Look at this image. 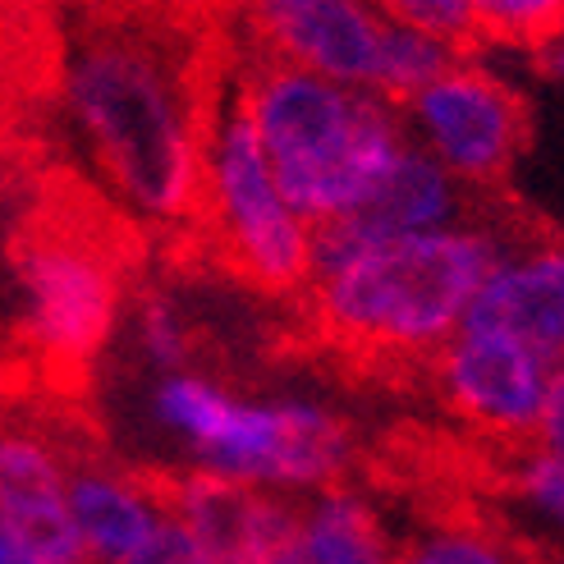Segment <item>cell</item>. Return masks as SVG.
<instances>
[{"label":"cell","instance_id":"6da1fadb","mask_svg":"<svg viewBox=\"0 0 564 564\" xmlns=\"http://www.w3.org/2000/svg\"><path fill=\"white\" fill-rule=\"evenodd\" d=\"M65 106L138 216L184 220L203 193V120L180 61L152 33L106 23L65 61Z\"/></svg>","mask_w":564,"mask_h":564},{"label":"cell","instance_id":"7a4b0ae2","mask_svg":"<svg viewBox=\"0 0 564 564\" xmlns=\"http://www.w3.org/2000/svg\"><path fill=\"white\" fill-rule=\"evenodd\" d=\"M514 243L491 220L394 239H345L317 225L307 290L335 340L377 354H436L459 330L473 290Z\"/></svg>","mask_w":564,"mask_h":564},{"label":"cell","instance_id":"3957f363","mask_svg":"<svg viewBox=\"0 0 564 564\" xmlns=\"http://www.w3.org/2000/svg\"><path fill=\"white\" fill-rule=\"evenodd\" d=\"M243 106L285 203L313 225L354 216L409 143L400 106L285 61L243 78Z\"/></svg>","mask_w":564,"mask_h":564},{"label":"cell","instance_id":"277c9868","mask_svg":"<svg viewBox=\"0 0 564 564\" xmlns=\"http://www.w3.org/2000/svg\"><path fill=\"white\" fill-rule=\"evenodd\" d=\"M156 417L197 455V473L267 491L335 487L354 459L349 427L307 400H239L197 372H165Z\"/></svg>","mask_w":564,"mask_h":564},{"label":"cell","instance_id":"5b68a950","mask_svg":"<svg viewBox=\"0 0 564 564\" xmlns=\"http://www.w3.org/2000/svg\"><path fill=\"white\" fill-rule=\"evenodd\" d=\"M197 203H207L225 258L252 285L275 294L307 285L313 225L280 193L243 93H230L216 116L203 120V193Z\"/></svg>","mask_w":564,"mask_h":564},{"label":"cell","instance_id":"8992f818","mask_svg":"<svg viewBox=\"0 0 564 564\" xmlns=\"http://www.w3.org/2000/svg\"><path fill=\"white\" fill-rule=\"evenodd\" d=\"M409 143L441 161L464 188H496L528 148V106L491 69L459 61L400 101Z\"/></svg>","mask_w":564,"mask_h":564},{"label":"cell","instance_id":"52a82bcc","mask_svg":"<svg viewBox=\"0 0 564 564\" xmlns=\"http://www.w3.org/2000/svg\"><path fill=\"white\" fill-rule=\"evenodd\" d=\"M19 280L28 294V330L46 358L78 368L116 330L120 285L97 248L69 235H37L19 248Z\"/></svg>","mask_w":564,"mask_h":564},{"label":"cell","instance_id":"ba28073f","mask_svg":"<svg viewBox=\"0 0 564 564\" xmlns=\"http://www.w3.org/2000/svg\"><path fill=\"white\" fill-rule=\"evenodd\" d=\"M445 404L500 436H532L551 390L564 386L560 362L496 330H455L436 349Z\"/></svg>","mask_w":564,"mask_h":564},{"label":"cell","instance_id":"9c48e42d","mask_svg":"<svg viewBox=\"0 0 564 564\" xmlns=\"http://www.w3.org/2000/svg\"><path fill=\"white\" fill-rule=\"evenodd\" d=\"M271 61L349 88H377L386 14L377 0H248Z\"/></svg>","mask_w":564,"mask_h":564},{"label":"cell","instance_id":"30bf717a","mask_svg":"<svg viewBox=\"0 0 564 564\" xmlns=\"http://www.w3.org/2000/svg\"><path fill=\"white\" fill-rule=\"evenodd\" d=\"M464 330L514 335L542 358H564V252L551 239H519L473 290Z\"/></svg>","mask_w":564,"mask_h":564},{"label":"cell","instance_id":"8fae6325","mask_svg":"<svg viewBox=\"0 0 564 564\" xmlns=\"http://www.w3.org/2000/svg\"><path fill=\"white\" fill-rule=\"evenodd\" d=\"M69 459L51 436L23 422H0V523L51 564H88L65 505Z\"/></svg>","mask_w":564,"mask_h":564},{"label":"cell","instance_id":"7c38bea8","mask_svg":"<svg viewBox=\"0 0 564 564\" xmlns=\"http://www.w3.org/2000/svg\"><path fill=\"white\" fill-rule=\"evenodd\" d=\"M161 500L220 564H258L299 523V500L267 487H239L193 473L161 487Z\"/></svg>","mask_w":564,"mask_h":564},{"label":"cell","instance_id":"4fadbf2b","mask_svg":"<svg viewBox=\"0 0 564 564\" xmlns=\"http://www.w3.org/2000/svg\"><path fill=\"white\" fill-rule=\"evenodd\" d=\"M473 193L441 161H432L417 143H404L390 161L381 184L368 193L354 216L330 220L335 235L345 239H394V235H432L473 225Z\"/></svg>","mask_w":564,"mask_h":564},{"label":"cell","instance_id":"5bb4252c","mask_svg":"<svg viewBox=\"0 0 564 564\" xmlns=\"http://www.w3.org/2000/svg\"><path fill=\"white\" fill-rule=\"evenodd\" d=\"M65 505L88 564H120L165 514L161 487L138 482L101 459H69Z\"/></svg>","mask_w":564,"mask_h":564},{"label":"cell","instance_id":"9a60e30c","mask_svg":"<svg viewBox=\"0 0 564 564\" xmlns=\"http://www.w3.org/2000/svg\"><path fill=\"white\" fill-rule=\"evenodd\" d=\"M394 542L358 491L322 487L299 505V523L258 564H394Z\"/></svg>","mask_w":564,"mask_h":564},{"label":"cell","instance_id":"2e32d148","mask_svg":"<svg viewBox=\"0 0 564 564\" xmlns=\"http://www.w3.org/2000/svg\"><path fill=\"white\" fill-rule=\"evenodd\" d=\"M459 61L455 46H445L427 33H417V28H404L386 19V42H381V65H377V88L386 101H409L417 88H427L436 74H445L449 65Z\"/></svg>","mask_w":564,"mask_h":564},{"label":"cell","instance_id":"e0dca14e","mask_svg":"<svg viewBox=\"0 0 564 564\" xmlns=\"http://www.w3.org/2000/svg\"><path fill=\"white\" fill-rule=\"evenodd\" d=\"M564 0H473L477 37L510 42V46H542L560 33Z\"/></svg>","mask_w":564,"mask_h":564},{"label":"cell","instance_id":"ac0fdd59","mask_svg":"<svg viewBox=\"0 0 564 564\" xmlns=\"http://www.w3.org/2000/svg\"><path fill=\"white\" fill-rule=\"evenodd\" d=\"M394 564H519V555L482 528H436L394 555Z\"/></svg>","mask_w":564,"mask_h":564},{"label":"cell","instance_id":"d6986e66","mask_svg":"<svg viewBox=\"0 0 564 564\" xmlns=\"http://www.w3.org/2000/svg\"><path fill=\"white\" fill-rule=\"evenodd\" d=\"M377 10L404 28H417L445 46H455L459 55L477 42L473 23V0H377Z\"/></svg>","mask_w":564,"mask_h":564},{"label":"cell","instance_id":"ffe728a7","mask_svg":"<svg viewBox=\"0 0 564 564\" xmlns=\"http://www.w3.org/2000/svg\"><path fill=\"white\" fill-rule=\"evenodd\" d=\"M138 345H143L148 362H156L161 372H184L188 368V326L180 317V307L165 294H143L138 299Z\"/></svg>","mask_w":564,"mask_h":564},{"label":"cell","instance_id":"44dd1931","mask_svg":"<svg viewBox=\"0 0 564 564\" xmlns=\"http://www.w3.org/2000/svg\"><path fill=\"white\" fill-rule=\"evenodd\" d=\"M120 564H220L203 542L193 538V532L165 510L161 519H156V528L148 532L143 542H138Z\"/></svg>","mask_w":564,"mask_h":564},{"label":"cell","instance_id":"7402d4cb","mask_svg":"<svg viewBox=\"0 0 564 564\" xmlns=\"http://www.w3.org/2000/svg\"><path fill=\"white\" fill-rule=\"evenodd\" d=\"M519 491L538 505L546 519L560 523V514H564V449H546V445L532 449L519 468Z\"/></svg>","mask_w":564,"mask_h":564},{"label":"cell","instance_id":"603a6c76","mask_svg":"<svg viewBox=\"0 0 564 564\" xmlns=\"http://www.w3.org/2000/svg\"><path fill=\"white\" fill-rule=\"evenodd\" d=\"M0 564H51V560H42L37 551H28V546L14 538L10 528L0 523Z\"/></svg>","mask_w":564,"mask_h":564}]
</instances>
